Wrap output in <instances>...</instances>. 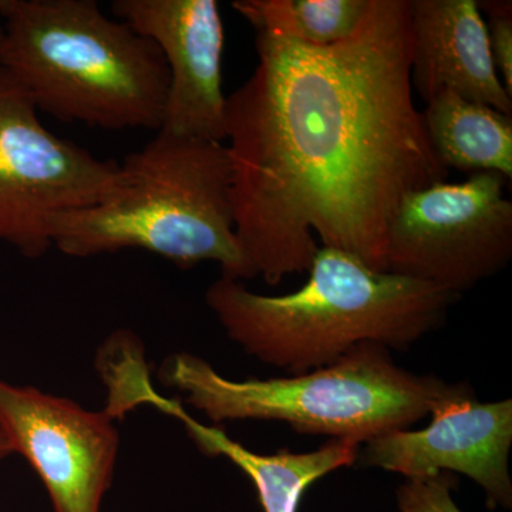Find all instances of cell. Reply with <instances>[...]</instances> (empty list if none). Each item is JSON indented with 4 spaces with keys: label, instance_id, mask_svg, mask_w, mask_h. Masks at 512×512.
I'll return each instance as SVG.
<instances>
[{
    "label": "cell",
    "instance_id": "1",
    "mask_svg": "<svg viewBox=\"0 0 512 512\" xmlns=\"http://www.w3.org/2000/svg\"><path fill=\"white\" fill-rule=\"evenodd\" d=\"M258 64L227 97L235 229L268 285L308 272L322 247L387 272L404 198L444 183L413 100L410 0H373L329 47L255 30Z\"/></svg>",
    "mask_w": 512,
    "mask_h": 512
},
{
    "label": "cell",
    "instance_id": "2",
    "mask_svg": "<svg viewBox=\"0 0 512 512\" xmlns=\"http://www.w3.org/2000/svg\"><path fill=\"white\" fill-rule=\"evenodd\" d=\"M306 284L288 295L251 292L237 279L205 293L228 338L265 365L293 375L332 365L362 343L406 350L439 329L454 293L367 268L355 256L320 247Z\"/></svg>",
    "mask_w": 512,
    "mask_h": 512
},
{
    "label": "cell",
    "instance_id": "3",
    "mask_svg": "<svg viewBox=\"0 0 512 512\" xmlns=\"http://www.w3.org/2000/svg\"><path fill=\"white\" fill-rule=\"evenodd\" d=\"M53 247L73 258L143 249L188 269L221 266L225 278H254L235 229L227 146L158 130L120 163L116 188L52 221Z\"/></svg>",
    "mask_w": 512,
    "mask_h": 512
},
{
    "label": "cell",
    "instance_id": "4",
    "mask_svg": "<svg viewBox=\"0 0 512 512\" xmlns=\"http://www.w3.org/2000/svg\"><path fill=\"white\" fill-rule=\"evenodd\" d=\"M0 69L39 113L109 131L163 126L158 47L94 0H0Z\"/></svg>",
    "mask_w": 512,
    "mask_h": 512
},
{
    "label": "cell",
    "instance_id": "5",
    "mask_svg": "<svg viewBox=\"0 0 512 512\" xmlns=\"http://www.w3.org/2000/svg\"><path fill=\"white\" fill-rule=\"evenodd\" d=\"M164 386L212 423L278 420L303 434L360 443L407 430L441 404L473 393L467 383L416 375L379 343H362L332 365L291 377L235 382L201 357L175 353L158 369Z\"/></svg>",
    "mask_w": 512,
    "mask_h": 512
},
{
    "label": "cell",
    "instance_id": "6",
    "mask_svg": "<svg viewBox=\"0 0 512 512\" xmlns=\"http://www.w3.org/2000/svg\"><path fill=\"white\" fill-rule=\"evenodd\" d=\"M119 178V163L53 134L0 69V241L42 258L53 248V218L103 200Z\"/></svg>",
    "mask_w": 512,
    "mask_h": 512
},
{
    "label": "cell",
    "instance_id": "7",
    "mask_svg": "<svg viewBox=\"0 0 512 512\" xmlns=\"http://www.w3.org/2000/svg\"><path fill=\"white\" fill-rule=\"evenodd\" d=\"M500 174H473L404 198L387 231L386 269L460 296L508 265L512 202Z\"/></svg>",
    "mask_w": 512,
    "mask_h": 512
},
{
    "label": "cell",
    "instance_id": "8",
    "mask_svg": "<svg viewBox=\"0 0 512 512\" xmlns=\"http://www.w3.org/2000/svg\"><path fill=\"white\" fill-rule=\"evenodd\" d=\"M113 420L0 380V433L43 481L55 512H100L119 453Z\"/></svg>",
    "mask_w": 512,
    "mask_h": 512
},
{
    "label": "cell",
    "instance_id": "9",
    "mask_svg": "<svg viewBox=\"0 0 512 512\" xmlns=\"http://www.w3.org/2000/svg\"><path fill=\"white\" fill-rule=\"evenodd\" d=\"M114 18L160 50L168 72L163 126L175 136L224 143L225 29L215 0H114Z\"/></svg>",
    "mask_w": 512,
    "mask_h": 512
},
{
    "label": "cell",
    "instance_id": "10",
    "mask_svg": "<svg viewBox=\"0 0 512 512\" xmlns=\"http://www.w3.org/2000/svg\"><path fill=\"white\" fill-rule=\"evenodd\" d=\"M423 430H396L367 441L357 460L406 478L460 473L476 481L490 508H510L512 402L480 403L476 393L441 404Z\"/></svg>",
    "mask_w": 512,
    "mask_h": 512
},
{
    "label": "cell",
    "instance_id": "11",
    "mask_svg": "<svg viewBox=\"0 0 512 512\" xmlns=\"http://www.w3.org/2000/svg\"><path fill=\"white\" fill-rule=\"evenodd\" d=\"M413 90L424 103L453 92L512 116L476 0H410Z\"/></svg>",
    "mask_w": 512,
    "mask_h": 512
},
{
    "label": "cell",
    "instance_id": "12",
    "mask_svg": "<svg viewBox=\"0 0 512 512\" xmlns=\"http://www.w3.org/2000/svg\"><path fill=\"white\" fill-rule=\"evenodd\" d=\"M128 409L140 404L156 407L184 424L194 443L208 456H222L241 468L256 488L264 512H298L303 494L319 478L352 466L359 457V446L350 441L330 440L318 450L292 453L278 450L258 454L229 439L217 427L192 419L178 400L165 399L151 384L148 370L131 377L124 392Z\"/></svg>",
    "mask_w": 512,
    "mask_h": 512
},
{
    "label": "cell",
    "instance_id": "13",
    "mask_svg": "<svg viewBox=\"0 0 512 512\" xmlns=\"http://www.w3.org/2000/svg\"><path fill=\"white\" fill-rule=\"evenodd\" d=\"M424 131L446 170L512 178V116L453 92L437 94L420 111Z\"/></svg>",
    "mask_w": 512,
    "mask_h": 512
},
{
    "label": "cell",
    "instance_id": "14",
    "mask_svg": "<svg viewBox=\"0 0 512 512\" xmlns=\"http://www.w3.org/2000/svg\"><path fill=\"white\" fill-rule=\"evenodd\" d=\"M373 0H237L232 8L254 30H266L293 42L329 47L356 35Z\"/></svg>",
    "mask_w": 512,
    "mask_h": 512
},
{
    "label": "cell",
    "instance_id": "15",
    "mask_svg": "<svg viewBox=\"0 0 512 512\" xmlns=\"http://www.w3.org/2000/svg\"><path fill=\"white\" fill-rule=\"evenodd\" d=\"M457 480L451 474L406 478L397 490L400 512H463L454 503L451 491Z\"/></svg>",
    "mask_w": 512,
    "mask_h": 512
},
{
    "label": "cell",
    "instance_id": "16",
    "mask_svg": "<svg viewBox=\"0 0 512 512\" xmlns=\"http://www.w3.org/2000/svg\"><path fill=\"white\" fill-rule=\"evenodd\" d=\"M488 15V42L491 57L504 89L512 97V5L511 2H478Z\"/></svg>",
    "mask_w": 512,
    "mask_h": 512
},
{
    "label": "cell",
    "instance_id": "17",
    "mask_svg": "<svg viewBox=\"0 0 512 512\" xmlns=\"http://www.w3.org/2000/svg\"><path fill=\"white\" fill-rule=\"evenodd\" d=\"M12 453L13 450L12 447H10L8 440H6L5 436H3L2 433H0V460H2V458L8 457L9 454Z\"/></svg>",
    "mask_w": 512,
    "mask_h": 512
},
{
    "label": "cell",
    "instance_id": "18",
    "mask_svg": "<svg viewBox=\"0 0 512 512\" xmlns=\"http://www.w3.org/2000/svg\"><path fill=\"white\" fill-rule=\"evenodd\" d=\"M0 35H2V23H0Z\"/></svg>",
    "mask_w": 512,
    "mask_h": 512
}]
</instances>
